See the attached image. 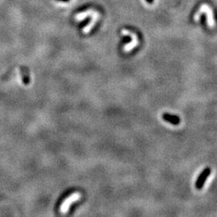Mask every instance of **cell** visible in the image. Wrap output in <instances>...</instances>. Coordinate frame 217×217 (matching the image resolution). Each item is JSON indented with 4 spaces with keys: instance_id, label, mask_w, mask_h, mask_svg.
<instances>
[{
    "instance_id": "6da1fadb",
    "label": "cell",
    "mask_w": 217,
    "mask_h": 217,
    "mask_svg": "<svg viewBox=\"0 0 217 217\" xmlns=\"http://www.w3.org/2000/svg\"><path fill=\"white\" fill-rule=\"evenodd\" d=\"M205 13L206 14V17H207V25H208L210 27H215V19H214V17H213V13L211 9L207 5H203L201 6L199 10H198V12L195 14V15L194 16V20L195 21H199V18H200V15L202 14Z\"/></svg>"
},
{
    "instance_id": "7a4b0ae2",
    "label": "cell",
    "mask_w": 217,
    "mask_h": 217,
    "mask_svg": "<svg viewBox=\"0 0 217 217\" xmlns=\"http://www.w3.org/2000/svg\"><path fill=\"white\" fill-rule=\"evenodd\" d=\"M81 198V194L79 192H74L70 195L69 196L67 197L64 201H63L62 204L60 206V211L61 214H66L68 213L69 207L72 205V203L77 202V201L80 200Z\"/></svg>"
},
{
    "instance_id": "3957f363",
    "label": "cell",
    "mask_w": 217,
    "mask_h": 217,
    "mask_svg": "<svg viewBox=\"0 0 217 217\" xmlns=\"http://www.w3.org/2000/svg\"><path fill=\"white\" fill-rule=\"evenodd\" d=\"M122 34L123 35H130L132 37V41L130 42L128 44H126L123 48V50H124L126 52H131L135 47L139 45V39H138V36L137 35H135V33H132V32H130L127 30H122Z\"/></svg>"
},
{
    "instance_id": "277c9868",
    "label": "cell",
    "mask_w": 217,
    "mask_h": 217,
    "mask_svg": "<svg viewBox=\"0 0 217 217\" xmlns=\"http://www.w3.org/2000/svg\"><path fill=\"white\" fill-rule=\"evenodd\" d=\"M210 174H211V169H210V168H206V169H204V171L199 175L198 179H197L196 183H195L196 188L201 189V188L203 187V184H204L205 181H206V179H207V177L210 175Z\"/></svg>"
},
{
    "instance_id": "5b68a950",
    "label": "cell",
    "mask_w": 217,
    "mask_h": 217,
    "mask_svg": "<svg viewBox=\"0 0 217 217\" xmlns=\"http://www.w3.org/2000/svg\"><path fill=\"white\" fill-rule=\"evenodd\" d=\"M163 118L166 122H170V123H171L173 125H179L180 123V119L178 116L171 115L169 114H164Z\"/></svg>"
},
{
    "instance_id": "8992f818",
    "label": "cell",
    "mask_w": 217,
    "mask_h": 217,
    "mask_svg": "<svg viewBox=\"0 0 217 217\" xmlns=\"http://www.w3.org/2000/svg\"><path fill=\"white\" fill-rule=\"evenodd\" d=\"M147 1H148V2H151L152 1H153V0H147Z\"/></svg>"
}]
</instances>
